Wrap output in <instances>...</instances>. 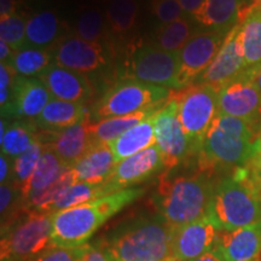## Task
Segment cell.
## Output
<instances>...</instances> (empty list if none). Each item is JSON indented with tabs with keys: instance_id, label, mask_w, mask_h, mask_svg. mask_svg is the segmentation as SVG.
Segmentation results:
<instances>
[{
	"instance_id": "ee69618b",
	"label": "cell",
	"mask_w": 261,
	"mask_h": 261,
	"mask_svg": "<svg viewBox=\"0 0 261 261\" xmlns=\"http://www.w3.org/2000/svg\"><path fill=\"white\" fill-rule=\"evenodd\" d=\"M17 14V0H0V18Z\"/></svg>"
},
{
	"instance_id": "ac0fdd59",
	"label": "cell",
	"mask_w": 261,
	"mask_h": 261,
	"mask_svg": "<svg viewBox=\"0 0 261 261\" xmlns=\"http://www.w3.org/2000/svg\"><path fill=\"white\" fill-rule=\"evenodd\" d=\"M163 168L165 166L161 151L159 146L154 144L138 154L117 162L112 177L107 182L114 192L121 191L148 180Z\"/></svg>"
},
{
	"instance_id": "d6986e66",
	"label": "cell",
	"mask_w": 261,
	"mask_h": 261,
	"mask_svg": "<svg viewBox=\"0 0 261 261\" xmlns=\"http://www.w3.org/2000/svg\"><path fill=\"white\" fill-rule=\"evenodd\" d=\"M39 79L55 99L85 104L92 97L93 86L86 74L67 69L52 63Z\"/></svg>"
},
{
	"instance_id": "8992f818",
	"label": "cell",
	"mask_w": 261,
	"mask_h": 261,
	"mask_svg": "<svg viewBox=\"0 0 261 261\" xmlns=\"http://www.w3.org/2000/svg\"><path fill=\"white\" fill-rule=\"evenodd\" d=\"M52 213L24 210L2 225L0 259L31 261L51 247Z\"/></svg>"
},
{
	"instance_id": "603a6c76",
	"label": "cell",
	"mask_w": 261,
	"mask_h": 261,
	"mask_svg": "<svg viewBox=\"0 0 261 261\" xmlns=\"http://www.w3.org/2000/svg\"><path fill=\"white\" fill-rule=\"evenodd\" d=\"M117 165L109 144H96L71 167L77 181L103 184L112 177Z\"/></svg>"
},
{
	"instance_id": "44dd1931",
	"label": "cell",
	"mask_w": 261,
	"mask_h": 261,
	"mask_svg": "<svg viewBox=\"0 0 261 261\" xmlns=\"http://www.w3.org/2000/svg\"><path fill=\"white\" fill-rule=\"evenodd\" d=\"M255 0H205L192 19L207 31L230 32L243 21Z\"/></svg>"
},
{
	"instance_id": "484cf974",
	"label": "cell",
	"mask_w": 261,
	"mask_h": 261,
	"mask_svg": "<svg viewBox=\"0 0 261 261\" xmlns=\"http://www.w3.org/2000/svg\"><path fill=\"white\" fill-rule=\"evenodd\" d=\"M154 144H156V137L154 115H151L138 125L126 130L119 138L110 143L109 146L113 150L116 162H120Z\"/></svg>"
},
{
	"instance_id": "52a82bcc",
	"label": "cell",
	"mask_w": 261,
	"mask_h": 261,
	"mask_svg": "<svg viewBox=\"0 0 261 261\" xmlns=\"http://www.w3.org/2000/svg\"><path fill=\"white\" fill-rule=\"evenodd\" d=\"M167 87L155 86L126 77L114 84L91 110V121L123 116L163 106L172 96Z\"/></svg>"
},
{
	"instance_id": "f5cc1de1",
	"label": "cell",
	"mask_w": 261,
	"mask_h": 261,
	"mask_svg": "<svg viewBox=\"0 0 261 261\" xmlns=\"http://www.w3.org/2000/svg\"><path fill=\"white\" fill-rule=\"evenodd\" d=\"M257 261H261V259H260V260H257Z\"/></svg>"
},
{
	"instance_id": "836d02e7",
	"label": "cell",
	"mask_w": 261,
	"mask_h": 261,
	"mask_svg": "<svg viewBox=\"0 0 261 261\" xmlns=\"http://www.w3.org/2000/svg\"><path fill=\"white\" fill-rule=\"evenodd\" d=\"M108 22L106 14L98 8H85L79 11L74 22L75 37L91 42H100L106 37Z\"/></svg>"
},
{
	"instance_id": "d590c367",
	"label": "cell",
	"mask_w": 261,
	"mask_h": 261,
	"mask_svg": "<svg viewBox=\"0 0 261 261\" xmlns=\"http://www.w3.org/2000/svg\"><path fill=\"white\" fill-rule=\"evenodd\" d=\"M27 19L23 15L19 14L0 18V40L5 41L14 52L25 47Z\"/></svg>"
},
{
	"instance_id": "30bf717a",
	"label": "cell",
	"mask_w": 261,
	"mask_h": 261,
	"mask_svg": "<svg viewBox=\"0 0 261 261\" xmlns=\"http://www.w3.org/2000/svg\"><path fill=\"white\" fill-rule=\"evenodd\" d=\"M178 52L165 51L154 44H142L130 55L128 76L155 86L179 90Z\"/></svg>"
},
{
	"instance_id": "60d3db41",
	"label": "cell",
	"mask_w": 261,
	"mask_h": 261,
	"mask_svg": "<svg viewBox=\"0 0 261 261\" xmlns=\"http://www.w3.org/2000/svg\"><path fill=\"white\" fill-rule=\"evenodd\" d=\"M244 167H246L250 179L261 189V152L254 155Z\"/></svg>"
},
{
	"instance_id": "2e32d148",
	"label": "cell",
	"mask_w": 261,
	"mask_h": 261,
	"mask_svg": "<svg viewBox=\"0 0 261 261\" xmlns=\"http://www.w3.org/2000/svg\"><path fill=\"white\" fill-rule=\"evenodd\" d=\"M243 71L244 55L240 23L228 32L214 61L196 83L207 84L219 89L240 76Z\"/></svg>"
},
{
	"instance_id": "f1b7e54d",
	"label": "cell",
	"mask_w": 261,
	"mask_h": 261,
	"mask_svg": "<svg viewBox=\"0 0 261 261\" xmlns=\"http://www.w3.org/2000/svg\"><path fill=\"white\" fill-rule=\"evenodd\" d=\"M39 127L32 120H16L6 123L4 136L0 137L2 154L16 159L38 142Z\"/></svg>"
},
{
	"instance_id": "c3c4849f",
	"label": "cell",
	"mask_w": 261,
	"mask_h": 261,
	"mask_svg": "<svg viewBox=\"0 0 261 261\" xmlns=\"http://www.w3.org/2000/svg\"><path fill=\"white\" fill-rule=\"evenodd\" d=\"M255 84L256 86L259 87V90L261 91V69L255 74Z\"/></svg>"
},
{
	"instance_id": "8d00e7d4",
	"label": "cell",
	"mask_w": 261,
	"mask_h": 261,
	"mask_svg": "<svg viewBox=\"0 0 261 261\" xmlns=\"http://www.w3.org/2000/svg\"><path fill=\"white\" fill-rule=\"evenodd\" d=\"M25 210L22 200L21 189L15 182L8 181L0 185V214L2 225L15 219Z\"/></svg>"
},
{
	"instance_id": "816d5d0a",
	"label": "cell",
	"mask_w": 261,
	"mask_h": 261,
	"mask_svg": "<svg viewBox=\"0 0 261 261\" xmlns=\"http://www.w3.org/2000/svg\"><path fill=\"white\" fill-rule=\"evenodd\" d=\"M136 2H142V0H136Z\"/></svg>"
},
{
	"instance_id": "83f0119b",
	"label": "cell",
	"mask_w": 261,
	"mask_h": 261,
	"mask_svg": "<svg viewBox=\"0 0 261 261\" xmlns=\"http://www.w3.org/2000/svg\"><path fill=\"white\" fill-rule=\"evenodd\" d=\"M244 71L256 74L261 69V9L254 5L241 22Z\"/></svg>"
},
{
	"instance_id": "e0dca14e",
	"label": "cell",
	"mask_w": 261,
	"mask_h": 261,
	"mask_svg": "<svg viewBox=\"0 0 261 261\" xmlns=\"http://www.w3.org/2000/svg\"><path fill=\"white\" fill-rule=\"evenodd\" d=\"M218 230L210 217L174 227L172 238V261L197 259L214 249Z\"/></svg>"
},
{
	"instance_id": "4fadbf2b",
	"label": "cell",
	"mask_w": 261,
	"mask_h": 261,
	"mask_svg": "<svg viewBox=\"0 0 261 261\" xmlns=\"http://www.w3.org/2000/svg\"><path fill=\"white\" fill-rule=\"evenodd\" d=\"M91 119L60 130L39 129L38 140L51 150L67 167H73L94 144L90 130Z\"/></svg>"
},
{
	"instance_id": "74e56055",
	"label": "cell",
	"mask_w": 261,
	"mask_h": 261,
	"mask_svg": "<svg viewBox=\"0 0 261 261\" xmlns=\"http://www.w3.org/2000/svg\"><path fill=\"white\" fill-rule=\"evenodd\" d=\"M90 249L89 243L81 247H52L31 261H81Z\"/></svg>"
},
{
	"instance_id": "7c38bea8",
	"label": "cell",
	"mask_w": 261,
	"mask_h": 261,
	"mask_svg": "<svg viewBox=\"0 0 261 261\" xmlns=\"http://www.w3.org/2000/svg\"><path fill=\"white\" fill-rule=\"evenodd\" d=\"M219 114L256 123L261 120V91L255 74L243 71L240 76L218 89Z\"/></svg>"
},
{
	"instance_id": "4316f807",
	"label": "cell",
	"mask_w": 261,
	"mask_h": 261,
	"mask_svg": "<svg viewBox=\"0 0 261 261\" xmlns=\"http://www.w3.org/2000/svg\"><path fill=\"white\" fill-rule=\"evenodd\" d=\"M161 107L162 106L150 108V109L143 110V112L129 114V115L108 117V119H102L93 122L91 121L90 130L94 144H110L120 136L123 135L126 130L138 125L143 120L154 115Z\"/></svg>"
},
{
	"instance_id": "7bdbcfd3",
	"label": "cell",
	"mask_w": 261,
	"mask_h": 261,
	"mask_svg": "<svg viewBox=\"0 0 261 261\" xmlns=\"http://www.w3.org/2000/svg\"><path fill=\"white\" fill-rule=\"evenodd\" d=\"M178 2L180 3L185 15H189L192 18L202 9L205 0H178Z\"/></svg>"
},
{
	"instance_id": "f6af8a7d",
	"label": "cell",
	"mask_w": 261,
	"mask_h": 261,
	"mask_svg": "<svg viewBox=\"0 0 261 261\" xmlns=\"http://www.w3.org/2000/svg\"><path fill=\"white\" fill-rule=\"evenodd\" d=\"M81 261H113L110 260V257L104 253L103 249H100L98 246H92L91 244V249L89 253L84 256V259Z\"/></svg>"
},
{
	"instance_id": "ffe728a7",
	"label": "cell",
	"mask_w": 261,
	"mask_h": 261,
	"mask_svg": "<svg viewBox=\"0 0 261 261\" xmlns=\"http://www.w3.org/2000/svg\"><path fill=\"white\" fill-rule=\"evenodd\" d=\"M214 249L224 261H257L261 257V223L219 231Z\"/></svg>"
},
{
	"instance_id": "d6a6232c",
	"label": "cell",
	"mask_w": 261,
	"mask_h": 261,
	"mask_svg": "<svg viewBox=\"0 0 261 261\" xmlns=\"http://www.w3.org/2000/svg\"><path fill=\"white\" fill-rule=\"evenodd\" d=\"M104 14L108 27L117 35H127L138 22L139 4L136 0H108Z\"/></svg>"
},
{
	"instance_id": "f546056e",
	"label": "cell",
	"mask_w": 261,
	"mask_h": 261,
	"mask_svg": "<svg viewBox=\"0 0 261 261\" xmlns=\"http://www.w3.org/2000/svg\"><path fill=\"white\" fill-rule=\"evenodd\" d=\"M114 194L112 188L108 182L103 184H92V182L77 181L68 187L62 194L56 198L50 208V213L67 210V208L80 205L87 202L94 201L103 196Z\"/></svg>"
},
{
	"instance_id": "f35d334b",
	"label": "cell",
	"mask_w": 261,
	"mask_h": 261,
	"mask_svg": "<svg viewBox=\"0 0 261 261\" xmlns=\"http://www.w3.org/2000/svg\"><path fill=\"white\" fill-rule=\"evenodd\" d=\"M150 11L161 24L171 23L187 16L178 0H151Z\"/></svg>"
},
{
	"instance_id": "3957f363",
	"label": "cell",
	"mask_w": 261,
	"mask_h": 261,
	"mask_svg": "<svg viewBox=\"0 0 261 261\" xmlns=\"http://www.w3.org/2000/svg\"><path fill=\"white\" fill-rule=\"evenodd\" d=\"M211 175L200 169L192 174L163 173L154 196L159 214L174 227L207 218L217 184Z\"/></svg>"
},
{
	"instance_id": "5bb4252c",
	"label": "cell",
	"mask_w": 261,
	"mask_h": 261,
	"mask_svg": "<svg viewBox=\"0 0 261 261\" xmlns=\"http://www.w3.org/2000/svg\"><path fill=\"white\" fill-rule=\"evenodd\" d=\"M51 52L55 64L81 74L93 73L108 63L102 42L86 41L75 35L62 39Z\"/></svg>"
},
{
	"instance_id": "4dcf8cb0",
	"label": "cell",
	"mask_w": 261,
	"mask_h": 261,
	"mask_svg": "<svg viewBox=\"0 0 261 261\" xmlns=\"http://www.w3.org/2000/svg\"><path fill=\"white\" fill-rule=\"evenodd\" d=\"M54 63L51 50L24 47L12 54L8 64L17 75L25 77H38Z\"/></svg>"
},
{
	"instance_id": "d4e9b609",
	"label": "cell",
	"mask_w": 261,
	"mask_h": 261,
	"mask_svg": "<svg viewBox=\"0 0 261 261\" xmlns=\"http://www.w3.org/2000/svg\"><path fill=\"white\" fill-rule=\"evenodd\" d=\"M67 168L70 167L64 166L51 150L44 148V152H42L37 168L33 172L31 178L21 188L24 208H27L31 201L41 195L45 190H47Z\"/></svg>"
},
{
	"instance_id": "ab89813d",
	"label": "cell",
	"mask_w": 261,
	"mask_h": 261,
	"mask_svg": "<svg viewBox=\"0 0 261 261\" xmlns=\"http://www.w3.org/2000/svg\"><path fill=\"white\" fill-rule=\"evenodd\" d=\"M16 74L8 64L0 65V106L4 108L9 103L14 89V81Z\"/></svg>"
},
{
	"instance_id": "8fae6325",
	"label": "cell",
	"mask_w": 261,
	"mask_h": 261,
	"mask_svg": "<svg viewBox=\"0 0 261 261\" xmlns=\"http://www.w3.org/2000/svg\"><path fill=\"white\" fill-rule=\"evenodd\" d=\"M227 32L205 31L195 34L178 52L179 90L195 84L212 64L226 39Z\"/></svg>"
},
{
	"instance_id": "bcb514c9",
	"label": "cell",
	"mask_w": 261,
	"mask_h": 261,
	"mask_svg": "<svg viewBox=\"0 0 261 261\" xmlns=\"http://www.w3.org/2000/svg\"><path fill=\"white\" fill-rule=\"evenodd\" d=\"M12 54H14V51L10 48L9 45L5 41L0 40V60H2V63H6L11 58Z\"/></svg>"
},
{
	"instance_id": "1f68e13d",
	"label": "cell",
	"mask_w": 261,
	"mask_h": 261,
	"mask_svg": "<svg viewBox=\"0 0 261 261\" xmlns=\"http://www.w3.org/2000/svg\"><path fill=\"white\" fill-rule=\"evenodd\" d=\"M195 34H197V32L192 22L182 17L171 23L160 25L155 31L154 45L165 51L179 52Z\"/></svg>"
},
{
	"instance_id": "ba28073f",
	"label": "cell",
	"mask_w": 261,
	"mask_h": 261,
	"mask_svg": "<svg viewBox=\"0 0 261 261\" xmlns=\"http://www.w3.org/2000/svg\"><path fill=\"white\" fill-rule=\"evenodd\" d=\"M174 96L178 100L179 120L196 156L212 122L219 114L218 89L195 83Z\"/></svg>"
},
{
	"instance_id": "7dc6e473",
	"label": "cell",
	"mask_w": 261,
	"mask_h": 261,
	"mask_svg": "<svg viewBox=\"0 0 261 261\" xmlns=\"http://www.w3.org/2000/svg\"><path fill=\"white\" fill-rule=\"evenodd\" d=\"M189 261H224V259L221 257V255L217 252V250L213 249L212 252L204 254V255L197 257V259L189 260Z\"/></svg>"
},
{
	"instance_id": "9a60e30c",
	"label": "cell",
	"mask_w": 261,
	"mask_h": 261,
	"mask_svg": "<svg viewBox=\"0 0 261 261\" xmlns=\"http://www.w3.org/2000/svg\"><path fill=\"white\" fill-rule=\"evenodd\" d=\"M54 97L39 77L16 75L9 103L2 108L3 119L32 120L40 115Z\"/></svg>"
},
{
	"instance_id": "9c48e42d",
	"label": "cell",
	"mask_w": 261,
	"mask_h": 261,
	"mask_svg": "<svg viewBox=\"0 0 261 261\" xmlns=\"http://www.w3.org/2000/svg\"><path fill=\"white\" fill-rule=\"evenodd\" d=\"M156 145L161 151L166 171L178 167L195 155L190 140L182 129L174 94L154 114Z\"/></svg>"
},
{
	"instance_id": "6da1fadb",
	"label": "cell",
	"mask_w": 261,
	"mask_h": 261,
	"mask_svg": "<svg viewBox=\"0 0 261 261\" xmlns=\"http://www.w3.org/2000/svg\"><path fill=\"white\" fill-rule=\"evenodd\" d=\"M174 226L159 213L120 225L97 246L113 261H172Z\"/></svg>"
},
{
	"instance_id": "5b68a950",
	"label": "cell",
	"mask_w": 261,
	"mask_h": 261,
	"mask_svg": "<svg viewBox=\"0 0 261 261\" xmlns=\"http://www.w3.org/2000/svg\"><path fill=\"white\" fill-rule=\"evenodd\" d=\"M219 231L236 230L261 223V189L237 167L215 184L210 215Z\"/></svg>"
},
{
	"instance_id": "cb8c5ba5",
	"label": "cell",
	"mask_w": 261,
	"mask_h": 261,
	"mask_svg": "<svg viewBox=\"0 0 261 261\" xmlns=\"http://www.w3.org/2000/svg\"><path fill=\"white\" fill-rule=\"evenodd\" d=\"M87 119H91V112L85 104L54 98L34 121L41 130H60Z\"/></svg>"
},
{
	"instance_id": "681fc988",
	"label": "cell",
	"mask_w": 261,
	"mask_h": 261,
	"mask_svg": "<svg viewBox=\"0 0 261 261\" xmlns=\"http://www.w3.org/2000/svg\"><path fill=\"white\" fill-rule=\"evenodd\" d=\"M257 152H261V129L259 132V136H257V139H256V152L255 154H257Z\"/></svg>"
},
{
	"instance_id": "f907efd6",
	"label": "cell",
	"mask_w": 261,
	"mask_h": 261,
	"mask_svg": "<svg viewBox=\"0 0 261 261\" xmlns=\"http://www.w3.org/2000/svg\"><path fill=\"white\" fill-rule=\"evenodd\" d=\"M255 5H256L259 9H261V0H255Z\"/></svg>"
},
{
	"instance_id": "277c9868",
	"label": "cell",
	"mask_w": 261,
	"mask_h": 261,
	"mask_svg": "<svg viewBox=\"0 0 261 261\" xmlns=\"http://www.w3.org/2000/svg\"><path fill=\"white\" fill-rule=\"evenodd\" d=\"M257 136L253 123L218 114L196 155L198 169L212 174L219 168L243 167L255 155Z\"/></svg>"
},
{
	"instance_id": "7a4b0ae2",
	"label": "cell",
	"mask_w": 261,
	"mask_h": 261,
	"mask_svg": "<svg viewBox=\"0 0 261 261\" xmlns=\"http://www.w3.org/2000/svg\"><path fill=\"white\" fill-rule=\"evenodd\" d=\"M145 189L129 188L87 203L52 213L51 247H81L98 228L144 195Z\"/></svg>"
},
{
	"instance_id": "b9f144b4",
	"label": "cell",
	"mask_w": 261,
	"mask_h": 261,
	"mask_svg": "<svg viewBox=\"0 0 261 261\" xmlns=\"http://www.w3.org/2000/svg\"><path fill=\"white\" fill-rule=\"evenodd\" d=\"M0 181H12V159L4 154L0 156Z\"/></svg>"
},
{
	"instance_id": "7402d4cb",
	"label": "cell",
	"mask_w": 261,
	"mask_h": 261,
	"mask_svg": "<svg viewBox=\"0 0 261 261\" xmlns=\"http://www.w3.org/2000/svg\"><path fill=\"white\" fill-rule=\"evenodd\" d=\"M64 24L55 10L45 9L35 12L27 19L25 47L52 50L64 35Z\"/></svg>"
},
{
	"instance_id": "e575fe53",
	"label": "cell",
	"mask_w": 261,
	"mask_h": 261,
	"mask_svg": "<svg viewBox=\"0 0 261 261\" xmlns=\"http://www.w3.org/2000/svg\"><path fill=\"white\" fill-rule=\"evenodd\" d=\"M42 152L44 145L38 140L27 151L12 160V182H15L19 189L23 187L35 171Z\"/></svg>"
}]
</instances>
